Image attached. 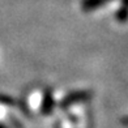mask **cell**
<instances>
[{"instance_id": "6da1fadb", "label": "cell", "mask_w": 128, "mask_h": 128, "mask_svg": "<svg viewBox=\"0 0 128 128\" xmlns=\"http://www.w3.org/2000/svg\"><path fill=\"white\" fill-rule=\"evenodd\" d=\"M0 128H3V127H0Z\"/></svg>"}]
</instances>
